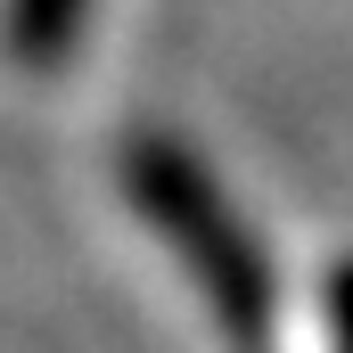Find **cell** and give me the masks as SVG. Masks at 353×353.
Wrapping results in <instances>:
<instances>
[{
  "mask_svg": "<svg viewBox=\"0 0 353 353\" xmlns=\"http://www.w3.org/2000/svg\"><path fill=\"white\" fill-rule=\"evenodd\" d=\"M321 329H329V353H353V255L321 279Z\"/></svg>",
  "mask_w": 353,
  "mask_h": 353,
  "instance_id": "3957f363",
  "label": "cell"
},
{
  "mask_svg": "<svg viewBox=\"0 0 353 353\" xmlns=\"http://www.w3.org/2000/svg\"><path fill=\"white\" fill-rule=\"evenodd\" d=\"M83 25H90V0H0V50L33 74L66 66Z\"/></svg>",
  "mask_w": 353,
  "mask_h": 353,
  "instance_id": "7a4b0ae2",
  "label": "cell"
},
{
  "mask_svg": "<svg viewBox=\"0 0 353 353\" xmlns=\"http://www.w3.org/2000/svg\"><path fill=\"white\" fill-rule=\"evenodd\" d=\"M123 197L157 230V247L181 263V279L197 288V304L222 329V345L230 353L279 345V271H271L255 222L230 205V189L214 181V165L189 140H173V132L123 140Z\"/></svg>",
  "mask_w": 353,
  "mask_h": 353,
  "instance_id": "6da1fadb",
  "label": "cell"
}]
</instances>
